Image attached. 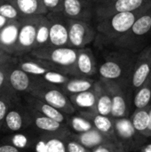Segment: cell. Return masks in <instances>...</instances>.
<instances>
[{"mask_svg": "<svg viewBox=\"0 0 151 152\" xmlns=\"http://www.w3.org/2000/svg\"><path fill=\"white\" fill-rule=\"evenodd\" d=\"M135 60L133 53L126 51L109 53L98 68L100 79L131 85Z\"/></svg>", "mask_w": 151, "mask_h": 152, "instance_id": "6da1fadb", "label": "cell"}, {"mask_svg": "<svg viewBox=\"0 0 151 152\" xmlns=\"http://www.w3.org/2000/svg\"><path fill=\"white\" fill-rule=\"evenodd\" d=\"M151 5L133 12H119L107 18L97 20L96 31L105 44H113L127 32L136 20L146 12Z\"/></svg>", "mask_w": 151, "mask_h": 152, "instance_id": "7a4b0ae2", "label": "cell"}, {"mask_svg": "<svg viewBox=\"0 0 151 152\" xmlns=\"http://www.w3.org/2000/svg\"><path fill=\"white\" fill-rule=\"evenodd\" d=\"M78 50L68 46H44L34 49L28 55L48 61L54 64L61 72L74 77L76 70V62Z\"/></svg>", "mask_w": 151, "mask_h": 152, "instance_id": "3957f363", "label": "cell"}, {"mask_svg": "<svg viewBox=\"0 0 151 152\" xmlns=\"http://www.w3.org/2000/svg\"><path fill=\"white\" fill-rule=\"evenodd\" d=\"M29 94L52 105L67 115L77 113V110L70 102L69 97L64 94L61 87L44 81L40 77H38L37 82Z\"/></svg>", "mask_w": 151, "mask_h": 152, "instance_id": "277c9868", "label": "cell"}, {"mask_svg": "<svg viewBox=\"0 0 151 152\" xmlns=\"http://www.w3.org/2000/svg\"><path fill=\"white\" fill-rule=\"evenodd\" d=\"M150 30L151 7L136 20L130 29L114 43V45L121 51L135 53Z\"/></svg>", "mask_w": 151, "mask_h": 152, "instance_id": "5b68a950", "label": "cell"}, {"mask_svg": "<svg viewBox=\"0 0 151 152\" xmlns=\"http://www.w3.org/2000/svg\"><path fill=\"white\" fill-rule=\"evenodd\" d=\"M107 86L112 99L111 117L113 118H129L133 104V89L130 84L102 80Z\"/></svg>", "mask_w": 151, "mask_h": 152, "instance_id": "8992f818", "label": "cell"}, {"mask_svg": "<svg viewBox=\"0 0 151 152\" xmlns=\"http://www.w3.org/2000/svg\"><path fill=\"white\" fill-rule=\"evenodd\" d=\"M32 119L20 95L12 102L1 127V134H9L25 131L31 127Z\"/></svg>", "mask_w": 151, "mask_h": 152, "instance_id": "52a82bcc", "label": "cell"}, {"mask_svg": "<svg viewBox=\"0 0 151 152\" xmlns=\"http://www.w3.org/2000/svg\"><path fill=\"white\" fill-rule=\"evenodd\" d=\"M114 126L116 138L125 152H140L150 139L134 128L130 118H114Z\"/></svg>", "mask_w": 151, "mask_h": 152, "instance_id": "ba28073f", "label": "cell"}, {"mask_svg": "<svg viewBox=\"0 0 151 152\" xmlns=\"http://www.w3.org/2000/svg\"><path fill=\"white\" fill-rule=\"evenodd\" d=\"M40 18L41 15H36L23 17L20 20V27L14 57H23L35 49L37 26Z\"/></svg>", "mask_w": 151, "mask_h": 152, "instance_id": "9c48e42d", "label": "cell"}, {"mask_svg": "<svg viewBox=\"0 0 151 152\" xmlns=\"http://www.w3.org/2000/svg\"><path fill=\"white\" fill-rule=\"evenodd\" d=\"M72 131L64 127L53 133L37 134L33 151L34 152H69L68 140Z\"/></svg>", "mask_w": 151, "mask_h": 152, "instance_id": "30bf717a", "label": "cell"}, {"mask_svg": "<svg viewBox=\"0 0 151 152\" xmlns=\"http://www.w3.org/2000/svg\"><path fill=\"white\" fill-rule=\"evenodd\" d=\"M69 47L81 49L93 42L97 36L91 21L68 19Z\"/></svg>", "mask_w": 151, "mask_h": 152, "instance_id": "8fae6325", "label": "cell"}, {"mask_svg": "<svg viewBox=\"0 0 151 152\" xmlns=\"http://www.w3.org/2000/svg\"><path fill=\"white\" fill-rule=\"evenodd\" d=\"M151 5V0H113L95 4V16L101 20L119 12H133Z\"/></svg>", "mask_w": 151, "mask_h": 152, "instance_id": "7c38bea8", "label": "cell"}, {"mask_svg": "<svg viewBox=\"0 0 151 152\" xmlns=\"http://www.w3.org/2000/svg\"><path fill=\"white\" fill-rule=\"evenodd\" d=\"M46 16L50 21L49 45L69 47L68 18L62 12H48Z\"/></svg>", "mask_w": 151, "mask_h": 152, "instance_id": "4fadbf2b", "label": "cell"}, {"mask_svg": "<svg viewBox=\"0 0 151 152\" xmlns=\"http://www.w3.org/2000/svg\"><path fill=\"white\" fill-rule=\"evenodd\" d=\"M151 75V45L143 48L136 57L131 77V87L133 93L142 86Z\"/></svg>", "mask_w": 151, "mask_h": 152, "instance_id": "5bb4252c", "label": "cell"}, {"mask_svg": "<svg viewBox=\"0 0 151 152\" xmlns=\"http://www.w3.org/2000/svg\"><path fill=\"white\" fill-rule=\"evenodd\" d=\"M61 12L68 19L91 21L95 15V4L89 0H63Z\"/></svg>", "mask_w": 151, "mask_h": 152, "instance_id": "9a60e30c", "label": "cell"}, {"mask_svg": "<svg viewBox=\"0 0 151 152\" xmlns=\"http://www.w3.org/2000/svg\"><path fill=\"white\" fill-rule=\"evenodd\" d=\"M38 77L32 76L17 67L16 63L12 66L8 76L9 86L17 94H29L37 82Z\"/></svg>", "mask_w": 151, "mask_h": 152, "instance_id": "2e32d148", "label": "cell"}, {"mask_svg": "<svg viewBox=\"0 0 151 152\" xmlns=\"http://www.w3.org/2000/svg\"><path fill=\"white\" fill-rule=\"evenodd\" d=\"M16 65L23 71L36 77H42L48 71H60L59 69L52 62L45 60L34 58L29 55L20 57V60H18Z\"/></svg>", "mask_w": 151, "mask_h": 152, "instance_id": "e0dca14e", "label": "cell"}, {"mask_svg": "<svg viewBox=\"0 0 151 152\" xmlns=\"http://www.w3.org/2000/svg\"><path fill=\"white\" fill-rule=\"evenodd\" d=\"M37 136V133L31 127L21 132H16L9 134H4L1 137V142L9 144L22 151H33L34 144Z\"/></svg>", "mask_w": 151, "mask_h": 152, "instance_id": "ac0fdd59", "label": "cell"}, {"mask_svg": "<svg viewBox=\"0 0 151 152\" xmlns=\"http://www.w3.org/2000/svg\"><path fill=\"white\" fill-rule=\"evenodd\" d=\"M21 98H22L23 102L27 106L35 109L36 110L39 111L43 115H44L48 118H51L60 123H62L65 125L67 124L68 115L63 113L62 111L59 110L58 109L53 107L52 105L43 102L42 100H40L38 98L34 97L33 95H31L29 94H23Z\"/></svg>", "mask_w": 151, "mask_h": 152, "instance_id": "d6986e66", "label": "cell"}, {"mask_svg": "<svg viewBox=\"0 0 151 152\" xmlns=\"http://www.w3.org/2000/svg\"><path fill=\"white\" fill-rule=\"evenodd\" d=\"M97 72V63L92 50L86 47L79 49L74 77H92L95 76Z\"/></svg>", "mask_w": 151, "mask_h": 152, "instance_id": "ffe728a7", "label": "cell"}, {"mask_svg": "<svg viewBox=\"0 0 151 152\" xmlns=\"http://www.w3.org/2000/svg\"><path fill=\"white\" fill-rule=\"evenodd\" d=\"M20 27V20H10L5 27L0 29V48L13 57L16 52Z\"/></svg>", "mask_w": 151, "mask_h": 152, "instance_id": "44dd1931", "label": "cell"}, {"mask_svg": "<svg viewBox=\"0 0 151 152\" xmlns=\"http://www.w3.org/2000/svg\"><path fill=\"white\" fill-rule=\"evenodd\" d=\"M27 108L28 110V112L32 119L31 128L37 134L53 133V132L60 131L67 126L65 124L60 123L51 118L43 115L42 113H40L39 111L36 110L33 108H30L28 106H27Z\"/></svg>", "mask_w": 151, "mask_h": 152, "instance_id": "7402d4cb", "label": "cell"}, {"mask_svg": "<svg viewBox=\"0 0 151 152\" xmlns=\"http://www.w3.org/2000/svg\"><path fill=\"white\" fill-rule=\"evenodd\" d=\"M84 118L92 122L94 128L110 138H116L114 118L110 116H104L96 111H77Z\"/></svg>", "mask_w": 151, "mask_h": 152, "instance_id": "603a6c76", "label": "cell"}, {"mask_svg": "<svg viewBox=\"0 0 151 152\" xmlns=\"http://www.w3.org/2000/svg\"><path fill=\"white\" fill-rule=\"evenodd\" d=\"M71 139L77 142L86 149H89L91 151H93L105 142H107L109 139H115L110 138L97 130L96 128H93L90 131L80 133V134H71Z\"/></svg>", "mask_w": 151, "mask_h": 152, "instance_id": "cb8c5ba5", "label": "cell"}, {"mask_svg": "<svg viewBox=\"0 0 151 152\" xmlns=\"http://www.w3.org/2000/svg\"><path fill=\"white\" fill-rule=\"evenodd\" d=\"M69 100L77 111H96L97 94L93 86L88 91L69 95Z\"/></svg>", "mask_w": 151, "mask_h": 152, "instance_id": "d4e9b609", "label": "cell"}, {"mask_svg": "<svg viewBox=\"0 0 151 152\" xmlns=\"http://www.w3.org/2000/svg\"><path fill=\"white\" fill-rule=\"evenodd\" d=\"M94 87L96 89V94H97L96 112L104 116L111 117L112 99L107 86L101 79H99L96 80Z\"/></svg>", "mask_w": 151, "mask_h": 152, "instance_id": "484cf974", "label": "cell"}, {"mask_svg": "<svg viewBox=\"0 0 151 152\" xmlns=\"http://www.w3.org/2000/svg\"><path fill=\"white\" fill-rule=\"evenodd\" d=\"M96 80L93 79L92 77H70L69 79L60 87L64 92V94L69 96L92 89L94 86Z\"/></svg>", "mask_w": 151, "mask_h": 152, "instance_id": "4316f807", "label": "cell"}, {"mask_svg": "<svg viewBox=\"0 0 151 152\" xmlns=\"http://www.w3.org/2000/svg\"><path fill=\"white\" fill-rule=\"evenodd\" d=\"M23 17L46 15L48 13L43 0H12Z\"/></svg>", "mask_w": 151, "mask_h": 152, "instance_id": "83f0119b", "label": "cell"}, {"mask_svg": "<svg viewBox=\"0 0 151 152\" xmlns=\"http://www.w3.org/2000/svg\"><path fill=\"white\" fill-rule=\"evenodd\" d=\"M150 106L135 109L129 117L134 128L143 135H145L150 124Z\"/></svg>", "mask_w": 151, "mask_h": 152, "instance_id": "f1b7e54d", "label": "cell"}, {"mask_svg": "<svg viewBox=\"0 0 151 152\" xmlns=\"http://www.w3.org/2000/svg\"><path fill=\"white\" fill-rule=\"evenodd\" d=\"M151 104V75L133 93V105L135 109L144 108Z\"/></svg>", "mask_w": 151, "mask_h": 152, "instance_id": "f546056e", "label": "cell"}, {"mask_svg": "<svg viewBox=\"0 0 151 152\" xmlns=\"http://www.w3.org/2000/svg\"><path fill=\"white\" fill-rule=\"evenodd\" d=\"M66 125L74 134L87 132L94 128L92 122L87 118H84L78 112H77V114L68 115Z\"/></svg>", "mask_w": 151, "mask_h": 152, "instance_id": "4dcf8cb0", "label": "cell"}, {"mask_svg": "<svg viewBox=\"0 0 151 152\" xmlns=\"http://www.w3.org/2000/svg\"><path fill=\"white\" fill-rule=\"evenodd\" d=\"M50 43V21L46 15H41L36 37L35 49L48 46Z\"/></svg>", "mask_w": 151, "mask_h": 152, "instance_id": "1f68e13d", "label": "cell"}, {"mask_svg": "<svg viewBox=\"0 0 151 152\" xmlns=\"http://www.w3.org/2000/svg\"><path fill=\"white\" fill-rule=\"evenodd\" d=\"M0 14L11 20H20L23 18L12 0H0Z\"/></svg>", "mask_w": 151, "mask_h": 152, "instance_id": "d6a6232c", "label": "cell"}, {"mask_svg": "<svg viewBox=\"0 0 151 152\" xmlns=\"http://www.w3.org/2000/svg\"><path fill=\"white\" fill-rule=\"evenodd\" d=\"M19 95H20V94L15 93L13 90H9L0 95V132H1V127H2L3 122L4 120V118L7 114V111H8L12 101Z\"/></svg>", "mask_w": 151, "mask_h": 152, "instance_id": "836d02e7", "label": "cell"}, {"mask_svg": "<svg viewBox=\"0 0 151 152\" xmlns=\"http://www.w3.org/2000/svg\"><path fill=\"white\" fill-rule=\"evenodd\" d=\"M17 61H18V58L16 57L15 60L0 65V95L9 90H12L8 84V76L11 69L15 63H17Z\"/></svg>", "mask_w": 151, "mask_h": 152, "instance_id": "e575fe53", "label": "cell"}, {"mask_svg": "<svg viewBox=\"0 0 151 152\" xmlns=\"http://www.w3.org/2000/svg\"><path fill=\"white\" fill-rule=\"evenodd\" d=\"M42 79H44V81L58 86H61L62 85H64L70 77V76H68L62 72L60 71H48L45 74H44L42 77H40Z\"/></svg>", "mask_w": 151, "mask_h": 152, "instance_id": "d590c367", "label": "cell"}, {"mask_svg": "<svg viewBox=\"0 0 151 152\" xmlns=\"http://www.w3.org/2000/svg\"><path fill=\"white\" fill-rule=\"evenodd\" d=\"M93 152H125V151L117 139H109L94 149Z\"/></svg>", "mask_w": 151, "mask_h": 152, "instance_id": "8d00e7d4", "label": "cell"}, {"mask_svg": "<svg viewBox=\"0 0 151 152\" xmlns=\"http://www.w3.org/2000/svg\"><path fill=\"white\" fill-rule=\"evenodd\" d=\"M48 12H61L63 0H43Z\"/></svg>", "mask_w": 151, "mask_h": 152, "instance_id": "74e56055", "label": "cell"}, {"mask_svg": "<svg viewBox=\"0 0 151 152\" xmlns=\"http://www.w3.org/2000/svg\"><path fill=\"white\" fill-rule=\"evenodd\" d=\"M68 151L69 152H93V151L86 149L77 142L71 139V137L68 140Z\"/></svg>", "mask_w": 151, "mask_h": 152, "instance_id": "f35d334b", "label": "cell"}, {"mask_svg": "<svg viewBox=\"0 0 151 152\" xmlns=\"http://www.w3.org/2000/svg\"><path fill=\"white\" fill-rule=\"evenodd\" d=\"M15 58L16 57H13V56L8 54L7 53H5L4 51H3L0 48V65L7 63V62H10V61L15 60Z\"/></svg>", "mask_w": 151, "mask_h": 152, "instance_id": "ab89813d", "label": "cell"}, {"mask_svg": "<svg viewBox=\"0 0 151 152\" xmlns=\"http://www.w3.org/2000/svg\"><path fill=\"white\" fill-rule=\"evenodd\" d=\"M0 152H25L20 151V150H18L9 144H6V143H3V142H0Z\"/></svg>", "mask_w": 151, "mask_h": 152, "instance_id": "60d3db41", "label": "cell"}, {"mask_svg": "<svg viewBox=\"0 0 151 152\" xmlns=\"http://www.w3.org/2000/svg\"><path fill=\"white\" fill-rule=\"evenodd\" d=\"M10 20H8V19L5 18L4 16H3V15L0 14V29H2L4 27H5V26L9 23Z\"/></svg>", "mask_w": 151, "mask_h": 152, "instance_id": "b9f144b4", "label": "cell"}, {"mask_svg": "<svg viewBox=\"0 0 151 152\" xmlns=\"http://www.w3.org/2000/svg\"><path fill=\"white\" fill-rule=\"evenodd\" d=\"M145 136L148 138H151V104L150 106V124H149V127L147 129V132L145 134Z\"/></svg>", "mask_w": 151, "mask_h": 152, "instance_id": "7bdbcfd3", "label": "cell"}, {"mask_svg": "<svg viewBox=\"0 0 151 152\" xmlns=\"http://www.w3.org/2000/svg\"><path fill=\"white\" fill-rule=\"evenodd\" d=\"M140 152H151V142L145 143L141 149Z\"/></svg>", "mask_w": 151, "mask_h": 152, "instance_id": "ee69618b", "label": "cell"}, {"mask_svg": "<svg viewBox=\"0 0 151 152\" xmlns=\"http://www.w3.org/2000/svg\"><path fill=\"white\" fill-rule=\"evenodd\" d=\"M89 1L93 2L94 4H101V3H102L104 0H89Z\"/></svg>", "mask_w": 151, "mask_h": 152, "instance_id": "f6af8a7d", "label": "cell"}, {"mask_svg": "<svg viewBox=\"0 0 151 152\" xmlns=\"http://www.w3.org/2000/svg\"><path fill=\"white\" fill-rule=\"evenodd\" d=\"M109 1H113V0H104L102 3H106V2H109Z\"/></svg>", "mask_w": 151, "mask_h": 152, "instance_id": "bcb514c9", "label": "cell"}, {"mask_svg": "<svg viewBox=\"0 0 151 152\" xmlns=\"http://www.w3.org/2000/svg\"><path fill=\"white\" fill-rule=\"evenodd\" d=\"M1 134H1V132H0V142H1Z\"/></svg>", "mask_w": 151, "mask_h": 152, "instance_id": "7dc6e473", "label": "cell"}]
</instances>
